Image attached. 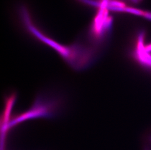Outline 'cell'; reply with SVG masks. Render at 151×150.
<instances>
[{"instance_id": "cell-1", "label": "cell", "mask_w": 151, "mask_h": 150, "mask_svg": "<svg viewBox=\"0 0 151 150\" xmlns=\"http://www.w3.org/2000/svg\"><path fill=\"white\" fill-rule=\"evenodd\" d=\"M143 17H145L146 18L148 19L151 20V12H145Z\"/></svg>"}]
</instances>
